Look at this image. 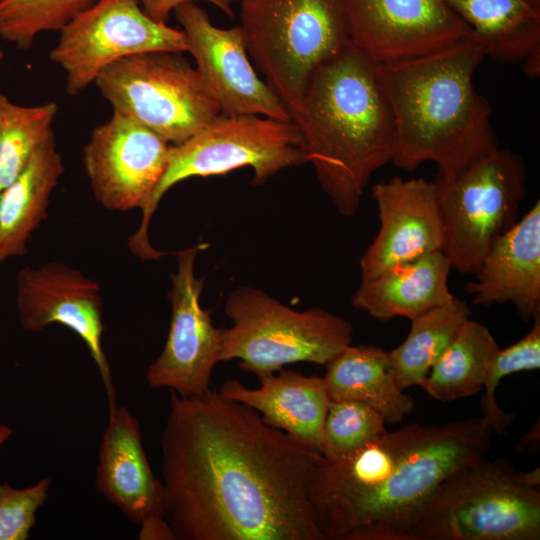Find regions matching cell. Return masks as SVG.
<instances>
[{
	"instance_id": "cell-36",
	"label": "cell",
	"mask_w": 540,
	"mask_h": 540,
	"mask_svg": "<svg viewBox=\"0 0 540 540\" xmlns=\"http://www.w3.org/2000/svg\"><path fill=\"white\" fill-rule=\"evenodd\" d=\"M524 69L529 77H538L540 71V50L530 53L523 61Z\"/></svg>"
},
{
	"instance_id": "cell-4",
	"label": "cell",
	"mask_w": 540,
	"mask_h": 540,
	"mask_svg": "<svg viewBox=\"0 0 540 540\" xmlns=\"http://www.w3.org/2000/svg\"><path fill=\"white\" fill-rule=\"evenodd\" d=\"M471 38L441 51L381 65L395 149L391 162L412 171L426 162L450 180L499 148L492 109L473 78L485 58Z\"/></svg>"
},
{
	"instance_id": "cell-34",
	"label": "cell",
	"mask_w": 540,
	"mask_h": 540,
	"mask_svg": "<svg viewBox=\"0 0 540 540\" xmlns=\"http://www.w3.org/2000/svg\"><path fill=\"white\" fill-rule=\"evenodd\" d=\"M539 422L534 424L531 429L518 442L516 450L519 452L535 453L539 450Z\"/></svg>"
},
{
	"instance_id": "cell-6",
	"label": "cell",
	"mask_w": 540,
	"mask_h": 540,
	"mask_svg": "<svg viewBox=\"0 0 540 540\" xmlns=\"http://www.w3.org/2000/svg\"><path fill=\"white\" fill-rule=\"evenodd\" d=\"M249 56L291 117L314 72L349 42L347 0H240Z\"/></svg>"
},
{
	"instance_id": "cell-24",
	"label": "cell",
	"mask_w": 540,
	"mask_h": 540,
	"mask_svg": "<svg viewBox=\"0 0 540 540\" xmlns=\"http://www.w3.org/2000/svg\"><path fill=\"white\" fill-rule=\"evenodd\" d=\"M471 39L495 61L515 64L540 50V0H445Z\"/></svg>"
},
{
	"instance_id": "cell-13",
	"label": "cell",
	"mask_w": 540,
	"mask_h": 540,
	"mask_svg": "<svg viewBox=\"0 0 540 540\" xmlns=\"http://www.w3.org/2000/svg\"><path fill=\"white\" fill-rule=\"evenodd\" d=\"M174 13L185 35L186 52L222 114L292 121L287 106L252 66L241 26H215L196 2L184 3Z\"/></svg>"
},
{
	"instance_id": "cell-19",
	"label": "cell",
	"mask_w": 540,
	"mask_h": 540,
	"mask_svg": "<svg viewBox=\"0 0 540 540\" xmlns=\"http://www.w3.org/2000/svg\"><path fill=\"white\" fill-rule=\"evenodd\" d=\"M108 411L98 450L97 490L138 525L164 516L163 485L147 460L139 422L125 406Z\"/></svg>"
},
{
	"instance_id": "cell-27",
	"label": "cell",
	"mask_w": 540,
	"mask_h": 540,
	"mask_svg": "<svg viewBox=\"0 0 540 540\" xmlns=\"http://www.w3.org/2000/svg\"><path fill=\"white\" fill-rule=\"evenodd\" d=\"M57 111L55 102L22 106L0 93V194L54 134L52 126Z\"/></svg>"
},
{
	"instance_id": "cell-2",
	"label": "cell",
	"mask_w": 540,
	"mask_h": 540,
	"mask_svg": "<svg viewBox=\"0 0 540 540\" xmlns=\"http://www.w3.org/2000/svg\"><path fill=\"white\" fill-rule=\"evenodd\" d=\"M492 433L482 417L410 424L344 458L321 455L309 499L325 540H403L438 486L483 457Z\"/></svg>"
},
{
	"instance_id": "cell-3",
	"label": "cell",
	"mask_w": 540,
	"mask_h": 540,
	"mask_svg": "<svg viewBox=\"0 0 540 540\" xmlns=\"http://www.w3.org/2000/svg\"><path fill=\"white\" fill-rule=\"evenodd\" d=\"M292 121L321 189L339 214L354 216L372 175L395 149L381 65L349 42L314 72Z\"/></svg>"
},
{
	"instance_id": "cell-9",
	"label": "cell",
	"mask_w": 540,
	"mask_h": 540,
	"mask_svg": "<svg viewBox=\"0 0 540 540\" xmlns=\"http://www.w3.org/2000/svg\"><path fill=\"white\" fill-rule=\"evenodd\" d=\"M94 84L120 113L178 145L221 112L195 67L170 51L124 57L101 71Z\"/></svg>"
},
{
	"instance_id": "cell-37",
	"label": "cell",
	"mask_w": 540,
	"mask_h": 540,
	"mask_svg": "<svg viewBox=\"0 0 540 540\" xmlns=\"http://www.w3.org/2000/svg\"><path fill=\"white\" fill-rule=\"evenodd\" d=\"M13 434V429L6 425V424H0V449L3 446V444L11 437Z\"/></svg>"
},
{
	"instance_id": "cell-28",
	"label": "cell",
	"mask_w": 540,
	"mask_h": 540,
	"mask_svg": "<svg viewBox=\"0 0 540 540\" xmlns=\"http://www.w3.org/2000/svg\"><path fill=\"white\" fill-rule=\"evenodd\" d=\"M97 0H0V38L29 49L42 32L60 31Z\"/></svg>"
},
{
	"instance_id": "cell-35",
	"label": "cell",
	"mask_w": 540,
	"mask_h": 540,
	"mask_svg": "<svg viewBox=\"0 0 540 540\" xmlns=\"http://www.w3.org/2000/svg\"><path fill=\"white\" fill-rule=\"evenodd\" d=\"M515 480L526 487L539 489L540 487V470L539 467L529 472H515Z\"/></svg>"
},
{
	"instance_id": "cell-15",
	"label": "cell",
	"mask_w": 540,
	"mask_h": 540,
	"mask_svg": "<svg viewBox=\"0 0 540 540\" xmlns=\"http://www.w3.org/2000/svg\"><path fill=\"white\" fill-rule=\"evenodd\" d=\"M171 145L113 111L83 148V166L95 200L111 211L142 209L166 169Z\"/></svg>"
},
{
	"instance_id": "cell-14",
	"label": "cell",
	"mask_w": 540,
	"mask_h": 540,
	"mask_svg": "<svg viewBox=\"0 0 540 540\" xmlns=\"http://www.w3.org/2000/svg\"><path fill=\"white\" fill-rule=\"evenodd\" d=\"M349 40L385 65L429 55L471 38L445 0H347Z\"/></svg>"
},
{
	"instance_id": "cell-12",
	"label": "cell",
	"mask_w": 540,
	"mask_h": 540,
	"mask_svg": "<svg viewBox=\"0 0 540 540\" xmlns=\"http://www.w3.org/2000/svg\"><path fill=\"white\" fill-rule=\"evenodd\" d=\"M207 247L200 243L176 254L177 271L168 292L171 320L167 339L146 372L150 387L168 388L182 397L208 390L212 371L220 362L222 328L213 325L211 311L201 306L204 279L194 272L198 254Z\"/></svg>"
},
{
	"instance_id": "cell-8",
	"label": "cell",
	"mask_w": 540,
	"mask_h": 540,
	"mask_svg": "<svg viewBox=\"0 0 540 540\" xmlns=\"http://www.w3.org/2000/svg\"><path fill=\"white\" fill-rule=\"evenodd\" d=\"M225 314L233 324L222 328L220 361L237 359L257 376L297 362L325 365L353 340L345 318L322 308L292 309L251 286L228 295Z\"/></svg>"
},
{
	"instance_id": "cell-29",
	"label": "cell",
	"mask_w": 540,
	"mask_h": 540,
	"mask_svg": "<svg viewBox=\"0 0 540 540\" xmlns=\"http://www.w3.org/2000/svg\"><path fill=\"white\" fill-rule=\"evenodd\" d=\"M387 431L383 417L370 406L330 400L322 431L321 455L344 458Z\"/></svg>"
},
{
	"instance_id": "cell-1",
	"label": "cell",
	"mask_w": 540,
	"mask_h": 540,
	"mask_svg": "<svg viewBox=\"0 0 540 540\" xmlns=\"http://www.w3.org/2000/svg\"><path fill=\"white\" fill-rule=\"evenodd\" d=\"M163 513L175 540H325L309 499L321 454L218 390L171 394Z\"/></svg>"
},
{
	"instance_id": "cell-18",
	"label": "cell",
	"mask_w": 540,
	"mask_h": 540,
	"mask_svg": "<svg viewBox=\"0 0 540 540\" xmlns=\"http://www.w3.org/2000/svg\"><path fill=\"white\" fill-rule=\"evenodd\" d=\"M465 291L479 306L512 304L528 322L540 313V201L495 240Z\"/></svg>"
},
{
	"instance_id": "cell-26",
	"label": "cell",
	"mask_w": 540,
	"mask_h": 540,
	"mask_svg": "<svg viewBox=\"0 0 540 540\" xmlns=\"http://www.w3.org/2000/svg\"><path fill=\"white\" fill-rule=\"evenodd\" d=\"M471 314L468 304L454 297L451 302L411 320L405 340L387 351L392 373L403 390L421 385Z\"/></svg>"
},
{
	"instance_id": "cell-25",
	"label": "cell",
	"mask_w": 540,
	"mask_h": 540,
	"mask_svg": "<svg viewBox=\"0 0 540 540\" xmlns=\"http://www.w3.org/2000/svg\"><path fill=\"white\" fill-rule=\"evenodd\" d=\"M499 348L489 328L469 318L420 386L443 402L475 395L483 389L488 367Z\"/></svg>"
},
{
	"instance_id": "cell-5",
	"label": "cell",
	"mask_w": 540,
	"mask_h": 540,
	"mask_svg": "<svg viewBox=\"0 0 540 540\" xmlns=\"http://www.w3.org/2000/svg\"><path fill=\"white\" fill-rule=\"evenodd\" d=\"M305 163L300 132L293 121L220 113L184 142L171 145L166 169L141 209L140 224L129 237L128 248L142 261L164 256L150 243L149 225L162 197L181 181L250 167L252 184L262 185L281 170Z\"/></svg>"
},
{
	"instance_id": "cell-11",
	"label": "cell",
	"mask_w": 540,
	"mask_h": 540,
	"mask_svg": "<svg viewBox=\"0 0 540 540\" xmlns=\"http://www.w3.org/2000/svg\"><path fill=\"white\" fill-rule=\"evenodd\" d=\"M139 0H97L59 32L49 54L65 72L68 94L77 95L112 63L149 51H187L181 29L149 17Z\"/></svg>"
},
{
	"instance_id": "cell-33",
	"label": "cell",
	"mask_w": 540,
	"mask_h": 540,
	"mask_svg": "<svg viewBox=\"0 0 540 540\" xmlns=\"http://www.w3.org/2000/svg\"><path fill=\"white\" fill-rule=\"evenodd\" d=\"M141 540H175L174 534L164 516H156L140 525Z\"/></svg>"
},
{
	"instance_id": "cell-22",
	"label": "cell",
	"mask_w": 540,
	"mask_h": 540,
	"mask_svg": "<svg viewBox=\"0 0 540 540\" xmlns=\"http://www.w3.org/2000/svg\"><path fill=\"white\" fill-rule=\"evenodd\" d=\"M63 172V159L52 134L1 192L0 264L27 253V242L46 219L51 194Z\"/></svg>"
},
{
	"instance_id": "cell-20",
	"label": "cell",
	"mask_w": 540,
	"mask_h": 540,
	"mask_svg": "<svg viewBox=\"0 0 540 540\" xmlns=\"http://www.w3.org/2000/svg\"><path fill=\"white\" fill-rule=\"evenodd\" d=\"M257 377V388L230 379L221 384L219 392L256 410L267 424L321 454L323 425L330 403L323 377L282 369Z\"/></svg>"
},
{
	"instance_id": "cell-32",
	"label": "cell",
	"mask_w": 540,
	"mask_h": 540,
	"mask_svg": "<svg viewBox=\"0 0 540 540\" xmlns=\"http://www.w3.org/2000/svg\"><path fill=\"white\" fill-rule=\"evenodd\" d=\"M197 1H206L219 8L228 16H234L232 0H139L142 4V9L149 17L164 23H167L170 13L178 6L184 3Z\"/></svg>"
},
{
	"instance_id": "cell-23",
	"label": "cell",
	"mask_w": 540,
	"mask_h": 540,
	"mask_svg": "<svg viewBox=\"0 0 540 540\" xmlns=\"http://www.w3.org/2000/svg\"><path fill=\"white\" fill-rule=\"evenodd\" d=\"M325 366L330 400L364 403L390 424L401 423L414 409L413 398L395 380L387 351L378 346L350 344Z\"/></svg>"
},
{
	"instance_id": "cell-16",
	"label": "cell",
	"mask_w": 540,
	"mask_h": 540,
	"mask_svg": "<svg viewBox=\"0 0 540 540\" xmlns=\"http://www.w3.org/2000/svg\"><path fill=\"white\" fill-rule=\"evenodd\" d=\"M16 308L26 332H40L59 323L77 334L99 370L108 410L117 406L110 365L102 346L103 300L97 281L60 262L26 266L16 279Z\"/></svg>"
},
{
	"instance_id": "cell-38",
	"label": "cell",
	"mask_w": 540,
	"mask_h": 540,
	"mask_svg": "<svg viewBox=\"0 0 540 540\" xmlns=\"http://www.w3.org/2000/svg\"><path fill=\"white\" fill-rule=\"evenodd\" d=\"M3 57H4V53H3V51L0 50V61H1V59H2Z\"/></svg>"
},
{
	"instance_id": "cell-31",
	"label": "cell",
	"mask_w": 540,
	"mask_h": 540,
	"mask_svg": "<svg viewBox=\"0 0 540 540\" xmlns=\"http://www.w3.org/2000/svg\"><path fill=\"white\" fill-rule=\"evenodd\" d=\"M50 478L26 488L0 484V540H26L36 523V513L46 502Z\"/></svg>"
},
{
	"instance_id": "cell-10",
	"label": "cell",
	"mask_w": 540,
	"mask_h": 540,
	"mask_svg": "<svg viewBox=\"0 0 540 540\" xmlns=\"http://www.w3.org/2000/svg\"><path fill=\"white\" fill-rule=\"evenodd\" d=\"M444 232L442 252L452 269L474 274L491 245L519 219L526 195L520 155L498 148L455 178L435 177Z\"/></svg>"
},
{
	"instance_id": "cell-21",
	"label": "cell",
	"mask_w": 540,
	"mask_h": 540,
	"mask_svg": "<svg viewBox=\"0 0 540 540\" xmlns=\"http://www.w3.org/2000/svg\"><path fill=\"white\" fill-rule=\"evenodd\" d=\"M451 270L442 251L431 253L361 280L351 305L381 321L397 317L412 320L454 299L448 286Z\"/></svg>"
},
{
	"instance_id": "cell-30",
	"label": "cell",
	"mask_w": 540,
	"mask_h": 540,
	"mask_svg": "<svg viewBox=\"0 0 540 540\" xmlns=\"http://www.w3.org/2000/svg\"><path fill=\"white\" fill-rule=\"evenodd\" d=\"M532 320L531 329L520 340L496 351L485 376L482 418L498 434H504L514 420V416L502 410L496 400V389L501 380L510 374L540 367V313Z\"/></svg>"
},
{
	"instance_id": "cell-17",
	"label": "cell",
	"mask_w": 540,
	"mask_h": 540,
	"mask_svg": "<svg viewBox=\"0 0 540 540\" xmlns=\"http://www.w3.org/2000/svg\"><path fill=\"white\" fill-rule=\"evenodd\" d=\"M380 228L359 260L361 280L442 251L444 232L436 184L395 176L372 187Z\"/></svg>"
},
{
	"instance_id": "cell-7",
	"label": "cell",
	"mask_w": 540,
	"mask_h": 540,
	"mask_svg": "<svg viewBox=\"0 0 540 540\" xmlns=\"http://www.w3.org/2000/svg\"><path fill=\"white\" fill-rule=\"evenodd\" d=\"M540 490L519 484L505 459L481 457L444 480L403 540H539Z\"/></svg>"
}]
</instances>
